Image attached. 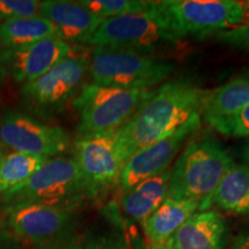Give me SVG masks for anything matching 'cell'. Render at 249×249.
Masks as SVG:
<instances>
[{
    "instance_id": "1",
    "label": "cell",
    "mask_w": 249,
    "mask_h": 249,
    "mask_svg": "<svg viewBox=\"0 0 249 249\" xmlns=\"http://www.w3.org/2000/svg\"><path fill=\"white\" fill-rule=\"evenodd\" d=\"M210 90L194 81L164 83L117 132V152L123 166L132 156L152 143L169 138L193 118L202 116Z\"/></svg>"
},
{
    "instance_id": "2",
    "label": "cell",
    "mask_w": 249,
    "mask_h": 249,
    "mask_svg": "<svg viewBox=\"0 0 249 249\" xmlns=\"http://www.w3.org/2000/svg\"><path fill=\"white\" fill-rule=\"evenodd\" d=\"M233 164L219 142L191 143L171 167L169 197L194 202L200 211L209 209L214 189Z\"/></svg>"
},
{
    "instance_id": "3",
    "label": "cell",
    "mask_w": 249,
    "mask_h": 249,
    "mask_svg": "<svg viewBox=\"0 0 249 249\" xmlns=\"http://www.w3.org/2000/svg\"><path fill=\"white\" fill-rule=\"evenodd\" d=\"M92 201L74 158L48 160L26 182L4 194L6 207L39 203L73 211Z\"/></svg>"
},
{
    "instance_id": "4",
    "label": "cell",
    "mask_w": 249,
    "mask_h": 249,
    "mask_svg": "<svg viewBox=\"0 0 249 249\" xmlns=\"http://www.w3.org/2000/svg\"><path fill=\"white\" fill-rule=\"evenodd\" d=\"M174 66L154 53L98 46L91 52L92 83L119 89L149 90L173 73Z\"/></svg>"
},
{
    "instance_id": "5",
    "label": "cell",
    "mask_w": 249,
    "mask_h": 249,
    "mask_svg": "<svg viewBox=\"0 0 249 249\" xmlns=\"http://www.w3.org/2000/svg\"><path fill=\"white\" fill-rule=\"evenodd\" d=\"M154 91L111 88L92 82L85 85L73 99V107L80 116V136L116 132L151 97Z\"/></svg>"
},
{
    "instance_id": "6",
    "label": "cell",
    "mask_w": 249,
    "mask_h": 249,
    "mask_svg": "<svg viewBox=\"0 0 249 249\" xmlns=\"http://www.w3.org/2000/svg\"><path fill=\"white\" fill-rule=\"evenodd\" d=\"M179 39L160 7V1H154L145 12L104 20L86 44L154 53L160 45Z\"/></svg>"
},
{
    "instance_id": "7",
    "label": "cell",
    "mask_w": 249,
    "mask_h": 249,
    "mask_svg": "<svg viewBox=\"0 0 249 249\" xmlns=\"http://www.w3.org/2000/svg\"><path fill=\"white\" fill-rule=\"evenodd\" d=\"M160 7L179 38H204L249 20V1L236 0H164Z\"/></svg>"
},
{
    "instance_id": "8",
    "label": "cell",
    "mask_w": 249,
    "mask_h": 249,
    "mask_svg": "<svg viewBox=\"0 0 249 249\" xmlns=\"http://www.w3.org/2000/svg\"><path fill=\"white\" fill-rule=\"evenodd\" d=\"M90 58L71 55L62 59L44 75L23 85L22 97L35 112H57L82 90L89 71Z\"/></svg>"
},
{
    "instance_id": "9",
    "label": "cell",
    "mask_w": 249,
    "mask_h": 249,
    "mask_svg": "<svg viewBox=\"0 0 249 249\" xmlns=\"http://www.w3.org/2000/svg\"><path fill=\"white\" fill-rule=\"evenodd\" d=\"M117 132L80 136L74 143L73 158L92 200L119 187L124 166L117 152Z\"/></svg>"
},
{
    "instance_id": "10",
    "label": "cell",
    "mask_w": 249,
    "mask_h": 249,
    "mask_svg": "<svg viewBox=\"0 0 249 249\" xmlns=\"http://www.w3.org/2000/svg\"><path fill=\"white\" fill-rule=\"evenodd\" d=\"M7 227L18 240L52 245L73 229L71 211L39 203H18L6 207Z\"/></svg>"
},
{
    "instance_id": "11",
    "label": "cell",
    "mask_w": 249,
    "mask_h": 249,
    "mask_svg": "<svg viewBox=\"0 0 249 249\" xmlns=\"http://www.w3.org/2000/svg\"><path fill=\"white\" fill-rule=\"evenodd\" d=\"M0 142L17 152L49 158L70 147V135L57 126L42 124L20 112H9L0 121Z\"/></svg>"
},
{
    "instance_id": "12",
    "label": "cell",
    "mask_w": 249,
    "mask_h": 249,
    "mask_svg": "<svg viewBox=\"0 0 249 249\" xmlns=\"http://www.w3.org/2000/svg\"><path fill=\"white\" fill-rule=\"evenodd\" d=\"M201 117L193 118L169 138L152 143L135 152L124 165L118 187L119 192L127 191L136 183L160 176L169 170L186 140L198 129Z\"/></svg>"
},
{
    "instance_id": "13",
    "label": "cell",
    "mask_w": 249,
    "mask_h": 249,
    "mask_svg": "<svg viewBox=\"0 0 249 249\" xmlns=\"http://www.w3.org/2000/svg\"><path fill=\"white\" fill-rule=\"evenodd\" d=\"M171 167L154 178L143 180L119 192L104 208V216L113 226H135L154 213L169 197Z\"/></svg>"
},
{
    "instance_id": "14",
    "label": "cell",
    "mask_w": 249,
    "mask_h": 249,
    "mask_svg": "<svg viewBox=\"0 0 249 249\" xmlns=\"http://www.w3.org/2000/svg\"><path fill=\"white\" fill-rule=\"evenodd\" d=\"M71 53V48L68 43L52 36L24 48L8 51L7 64L13 79L18 83L27 85L44 75Z\"/></svg>"
},
{
    "instance_id": "15",
    "label": "cell",
    "mask_w": 249,
    "mask_h": 249,
    "mask_svg": "<svg viewBox=\"0 0 249 249\" xmlns=\"http://www.w3.org/2000/svg\"><path fill=\"white\" fill-rule=\"evenodd\" d=\"M39 15L52 23L55 36L66 43H87L104 21L80 1L66 0L42 1Z\"/></svg>"
},
{
    "instance_id": "16",
    "label": "cell",
    "mask_w": 249,
    "mask_h": 249,
    "mask_svg": "<svg viewBox=\"0 0 249 249\" xmlns=\"http://www.w3.org/2000/svg\"><path fill=\"white\" fill-rule=\"evenodd\" d=\"M227 226L217 211L195 213L171 239L172 249H225Z\"/></svg>"
},
{
    "instance_id": "17",
    "label": "cell",
    "mask_w": 249,
    "mask_h": 249,
    "mask_svg": "<svg viewBox=\"0 0 249 249\" xmlns=\"http://www.w3.org/2000/svg\"><path fill=\"white\" fill-rule=\"evenodd\" d=\"M197 210L198 205L194 202L167 197L141 224L148 249L166 245L182 224Z\"/></svg>"
},
{
    "instance_id": "18",
    "label": "cell",
    "mask_w": 249,
    "mask_h": 249,
    "mask_svg": "<svg viewBox=\"0 0 249 249\" xmlns=\"http://www.w3.org/2000/svg\"><path fill=\"white\" fill-rule=\"evenodd\" d=\"M249 105V76L235 77L210 90L202 107V116L211 127L235 116Z\"/></svg>"
},
{
    "instance_id": "19",
    "label": "cell",
    "mask_w": 249,
    "mask_h": 249,
    "mask_svg": "<svg viewBox=\"0 0 249 249\" xmlns=\"http://www.w3.org/2000/svg\"><path fill=\"white\" fill-rule=\"evenodd\" d=\"M217 205L227 213L249 214V166L233 164L218 183L211 197V207Z\"/></svg>"
},
{
    "instance_id": "20",
    "label": "cell",
    "mask_w": 249,
    "mask_h": 249,
    "mask_svg": "<svg viewBox=\"0 0 249 249\" xmlns=\"http://www.w3.org/2000/svg\"><path fill=\"white\" fill-rule=\"evenodd\" d=\"M52 36H55L54 27L40 15L7 18L0 23V45L7 51L24 48Z\"/></svg>"
},
{
    "instance_id": "21",
    "label": "cell",
    "mask_w": 249,
    "mask_h": 249,
    "mask_svg": "<svg viewBox=\"0 0 249 249\" xmlns=\"http://www.w3.org/2000/svg\"><path fill=\"white\" fill-rule=\"evenodd\" d=\"M49 158L42 156L13 152L0 160V193H7L22 185L40 169Z\"/></svg>"
},
{
    "instance_id": "22",
    "label": "cell",
    "mask_w": 249,
    "mask_h": 249,
    "mask_svg": "<svg viewBox=\"0 0 249 249\" xmlns=\"http://www.w3.org/2000/svg\"><path fill=\"white\" fill-rule=\"evenodd\" d=\"M110 234L91 238L85 249H148L144 238L139 234L135 226H119Z\"/></svg>"
},
{
    "instance_id": "23",
    "label": "cell",
    "mask_w": 249,
    "mask_h": 249,
    "mask_svg": "<svg viewBox=\"0 0 249 249\" xmlns=\"http://www.w3.org/2000/svg\"><path fill=\"white\" fill-rule=\"evenodd\" d=\"M98 18H107L141 13L152 7L154 1L144 0H82L80 1Z\"/></svg>"
},
{
    "instance_id": "24",
    "label": "cell",
    "mask_w": 249,
    "mask_h": 249,
    "mask_svg": "<svg viewBox=\"0 0 249 249\" xmlns=\"http://www.w3.org/2000/svg\"><path fill=\"white\" fill-rule=\"evenodd\" d=\"M40 2L36 0H0V15L4 20L36 17L39 15Z\"/></svg>"
},
{
    "instance_id": "25",
    "label": "cell",
    "mask_w": 249,
    "mask_h": 249,
    "mask_svg": "<svg viewBox=\"0 0 249 249\" xmlns=\"http://www.w3.org/2000/svg\"><path fill=\"white\" fill-rule=\"evenodd\" d=\"M213 128L230 138H247L249 136V105L235 116L216 124Z\"/></svg>"
},
{
    "instance_id": "26",
    "label": "cell",
    "mask_w": 249,
    "mask_h": 249,
    "mask_svg": "<svg viewBox=\"0 0 249 249\" xmlns=\"http://www.w3.org/2000/svg\"><path fill=\"white\" fill-rule=\"evenodd\" d=\"M216 38L226 45L249 50V20L240 26L216 34Z\"/></svg>"
},
{
    "instance_id": "27",
    "label": "cell",
    "mask_w": 249,
    "mask_h": 249,
    "mask_svg": "<svg viewBox=\"0 0 249 249\" xmlns=\"http://www.w3.org/2000/svg\"><path fill=\"white\" fill-rule=\"evenodd\" d=\"M0 249H23V247L13 234L5 230H0Z\"/></svg>"
},
{
    "instance_id": "28",
    "label": "cell",
    "mask_w": 249,
    "mask_h": 249,
    "mask_svg": "<svg viewBox=\"0 0 249 249\" xmlns=\"http://www.w3.org/2000/svg\"><path fill=\"white\" fill-rule=\"evenodd\" d=\"M7 57L8 51L4 48H1V45H0V86H1L2 81L5 79V65L7 64Z\"/></svg>"
},
{
    "instance_id": "29",
    "label": "cell",
    "mask_w": 249,
    "mask_h": 249,
    "mask_svg": "<svg viewBox=\"0 0 249 249\" xmlns=\"http://www.w3.org/2000/svg\"><path fill=\"white\" fill-rule=\"evenodd\" d=\"M235 249H249V234L236 236L232 240Z\"/></svg>"
},
{
    "instance_id": "30",
    "label": "cell",
    "mask_w": 249,
    "mask_h": 249,
    "mask_svg": "<svg viewBox=\"0 0 249 249\" xmlns=\"http://www.w3.org/2000/svg\"><path fill=\"white\" fill-rule=\"evenodd\" d=\"M39 249H85L77 245H48Z\"/></svg>"
},
{
    "instance_id": "31",
    "label": "cell",
    "mask_w": 249,
    "mask_h": 249,
    "mask_svg": "<svg viewBox=\"0 0 249 249\" xmlns=\"http://www.w3.org/2000/svg\"><path fill=\"white\" fill-rule=\"evenodd\" d=\"M242 157H244L245 164L248 165V166H249V140H248L247 144L245 145L244 150H242Z\"/></svg>"
},
{
    "instance_id": "32",
    "label": "cell",
    "mask_w": 249,
    "mask_h": 249,
    "mask_svg": "<svg viewBox=\"0 0 249 249\" xmlns=\"http://www.w3.org/2000/svg\"><path fill=\"white\" fill-rule=\"evenodd\" d=\"M156 249H172V245H171V240L167 242L166 245H164L163 247H160V248H156Z\"/></svg>"
},
{
    "instance_id": "33",
    "label": "cell",
    "mask_w": 249,
    "mask_h": 249,
    "mask_svg": "<svg viewBox=\"0 0 249 249\" xmlns=\"http://www.w3.org/2000/svg\"><path fill=\"white\" fill-rule=\"evenodd\" d=\"M2 157H4V149H2V143L0 142V160Z\"/></svg>"
},
{
    "instance_id": "34",
    "label": "cell",
    "mask_w": 249,
    "mask_h": 249,
    "mask_svg": "<svg viewBox=\"0 0 249 249\" xmlns=\"http://www.w3.org/2000/svg\"><path fill=\"white\" fill-rule=\"evenodd\" d=\"M225 249H235V247H234V245H233V242L231 241V244L229 245V247H226Z\"/></svg>"
},
{
    "instance_id": "35",
    "label": "cell",
    "mask_w": 249,
    "mask_h": 249,
    "mask_svg": "<svg viewBox=\"0 0 249 249\" xmlns=\"http://www.w3.org/2000/svg\"><path fill=\"white\" fill-rule=\"evenodd\" d=\"M2 21H4V18H2V17H1V15H0V23H1V22H2Z\"/></svg>"
},
{
    "instance_id": "36",
    "label": "cell",
    "mask_w": 249,
    "mask_h": 249,
    "mask_svg": "<svg viewBox=\"0 0 249 249\" xmlns=\"http://www.w3.org/2000/svg\"><path fill=\"white\" fill-rule=\"evenodd\" d=\"M247 75H248V76H249V73H247Z\"/></svg>"
}]
</instances>
